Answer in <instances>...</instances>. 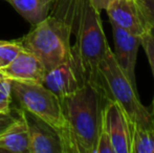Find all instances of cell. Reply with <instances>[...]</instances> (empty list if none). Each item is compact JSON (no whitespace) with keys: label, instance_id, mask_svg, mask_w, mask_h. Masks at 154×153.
I'll use <instances>...</instances> for the list:
<instances>
[{"label":"cell","instance_id":"cell-1","mask_svg":"<svg viewBox=\"0 0 154 153\" xmlns=\"http://www.w3.org/2000/svg\"><path fill=\"white\" fill-rule=\"evenodd\" d=\"M51 8L69 22L75 42L71 45L72 58L86 84L103 90L108 96L100 63L109 44L105 37L100 12L89 0H55ZM109 98V96H108Z\"/></svg>","mask_w":154,"mask_h":153},{"label":"cell","instance_id":"cell-2","mask_svg":"<svg viewBox=\"0 0 154 153\" xmlns=\"http://www.w3.org/2000/svg\"><path fill=\"white\" fill-rule=\"evenodd\" d=\"M108 99L103 90L88 83L60 99L65 120L64 153H95Z\"/></svg>","mask_w":154,"mask_h":153},{"label":"cell","instance_id":"cell-3","mask_svg":"<svg viewBox=\"0 0 154 153\" xmlns=\"http://www.w3.org/2000/svg\"><path fill=\"white\" fill-rule=\"evenodd\" d=\"M51 10L53 14L32 25L31 31L19 39L23 48L36 56L46 70L72 58L70 24L60 13Z\"/></svg>","mask_w":154,"mask_h":153},{"label":"cell","instance_id":"cell-4","mask_svg":"<svg viewBox=\"0 0 154 153\" xmlns=\"http://www.w3.org/2000/svg\"><path fill=\"white\" fill-rule=\"evenodd\" d=\"M99 69L105 83L108 96L120 104L128 121L147 128H154V120L150 108L142 104L138 99L137 90L134 89L119 67L109 45L106 48Z\"/></svg>","mask_w":154,"mask_h":153},{"label":"cell","instance_id":"cell-5","mask_svg":"<svg viewBox=\"0 0 154 153\" xmlns=\"http://www.w3.org/2000/svg\"><path fill=\"white\" fill-rule=\"evenodd\" d=\"M12 96L21 109L42 118L59 132L64 139L65 120L60 99L53 91L38 82H21L12 80Z\"/></svg>","mask_w":154,"mask_h":153},{"label":"cell","instance_id":"cell-6","mask_svg":"<svg viewBox=\"0 0 154 153\" xmlns=\"http://www.w3.org/2000/svg\"><path fill=\"white\" fill-rule=\"evenodd\" d=\"M17 112L24 120L29 129V153H64L62 139L54 127L21 108Z\"/></svg>","mask_w":154,"mask_h":153},{"label":"cell","instance_id":"cell-7","mask_svg":"<svg viewBox=\"0 0 154 153\" xmlns=\"http://www.w3.org/2000/svg\"><path fill=\"white\" fill-rule=\"evenodd\" d=\"M110 23L114 41V59L134 89L137 90L135 80V64L138 47L140 46V37L128 33L114 23Z\"/></svg>","mask_w":154,"mask_h":153},{"label":"cell","instance_id":"cell-8","mask_svg":"<svg viewBox=\"0 0 154 153\" xmlns=\"http://www.w3.org/2000/svg\"><path fill=\"white\" fill-rule=\"evenodd\" d=\"M103 125L111 139L114 153H130V127L125 111L112 99H108L103 110Z\"/></svg>","mask_w":154,"mask_h":153},{"label":"cell","instance_id":"cell-9","mask_svg":"<svg viewBox=\"0 0 154 153\" xmlns=\"http://www.w3.org/2000/svg\"><path fill=\"white\" fill-rule=\"evenodd\" d=\"M42 84L59 99L75 92L86 82L73 58L47 70Z\"/></svg>","mask_w":154,"mask_h":153},{"label":"cell","instance_id":"cell-10","mask_svg":"<svg viewBox=\"0 0 154 153\" xmlns=\"http://www.w3.org/2000/svg\"><path fill=\"white\" fill-rule=\"evenodd\" d=\"M106 12L110 22L132 35L140 37L148 32L135 0H112Z\"/></svg>","mask_w":154,"mask_h":153},{"label":"cell","instance_id":"cell-11","mask_svg":"<svg viewBox=\"0 0 154 153\" xmlns=\"http://www.w3.org/2000/svg\"><path fill=\"white\" fill-rule=\"evenodd\" d=\"M46 72L40 60L25 49L20 51L8 65L0 68V72L8 80L21 82L42 83Z\"/></svg>","mask_w":154,"mask_h":153},{"label":"cell","instance_id":"cell-12","mask_svg":"<svg viewBox=\"0 0 154 153\" xmlns=\"http://www.w3.org/2000/svg\"><path fill=\"white\" fill-rule=\"evenodd\" d=\"M29 133L24 120H19L0 135V149L4 152L29 153Z\"/></svg>","mask_w":154,"mask_h":153},{"label":"cell","instance_id":"cell-13","mask_svg":"<svg viewBox=\"0 0 154 153\" xmlns=\"http://www.w3.org/2000/svg\"><path fill=\"white\" fill-rule=\"evenodd\" d=\"M32 25L41 22L49 15L55 0H6Z\"/></svg>","mask_w":154,"mask_h":153},{"label":"cell","instance_id":"cell-14","mask_svg":"<svg viewBox=\"0 0 154 153\" xmlns=\"http://www.w3.org/2000/svg\"><path fill=\"white\" fill-rule=\"evenodd\" d=\"M130 153H154V128L129 122Z\"/></svg>","mask_w":154,"mask_h":153},{"label":"cell","instance_id":"cell-15","mask_svg":"<svg viewBox=\"0 0 154 153\" xmlns=\"http://www.w3.org/2000/svg\"><path fill=\"white\" fill-rule=\"evenodd\" d=\"M23 49L19 39L14 41H0V68L8 65Z\"/></svg>","mask_w":154,"mask_h":153},{"label":"cell","instance_id":"cell-16","mask_svg":"<svg viewBox=\"0 0 154 153\" xmlns=\"http://www.w3.org/2000/svg\"><path fill=\"white\" fill-rule=\"evenodd\" d=\"M12 82L0 72V113L12 112Z\"/></svg>","mask_w":154,"mask_h":153},{"label":"cell","instance_id":"cell-17","mask_svg":"<svg viewBox=\"0 0 154 153\" xmlns=\"http://www.w3.org/2000/svg\"><path fill=\"white\" fill-rule=\"evenodd\" d=\"M146 29L154 34V0H135Z\"/></svg>","mask_w":154,"mask_h":153},{"label":"cell","instance_id":"cell-18","mask_svg":"<svg viewBox=\"0 0 154 153\" xmlns=\"http://www.w3.org/2000/svg\"><path fill=\"white\" fill-rule=\"evenodd\" d=\"M140 45L146 53L154 77V34L148 31L143 36H140Z\"/></svg>","mask_w":154,"mask_h":153},{"label":"cell","instance_id":"cell-19","mask_svg":"<svg viewBox=\"0 0 154 153\" xmlns=\"http://www.w3.org/2000/svg\"><path fill=\"white\" fill-rule=\"evenodd\" d=\"M95 153H114L111 139H110V136L108 134L107 130H106L105 126L103 125V123H102L101 132H100L99 139H97Z\"/></svg>","mask_w":154,"mask_h":153},{"label":"cell","instance_id":"cell-20","mask_svg":"<svg viewBox=\"0 0 154 153\" xmlns=\"http://www.w3.org/2000/svg\"><path fill=\"white\" fill-rule=\"evenodd\" d=\"M17 115H18V112H17ZM18 120L19 115L18 116H15L12 115V112L0 113V135L5 132L8 129H10Z\"/></svg>","mask_w":154,"mask_h":153},{"label":"cell","instance_id":"cell-21","mask_svg":"<svg viewBox=\"0 0 154 153\" xmlns=\"http://www.w3.org/2000/svg\"><path fill=\"white\" fill-rule=\"evenodd\" d=\"M112 0H89V2L91 3V5L95 8L97 11H99L101 13V11H106L107 6L110 4Z\"/></svg>","mask_w":154,"mask_h":153},{"label":"cell","instance_id":"cell-22","mask_svg":"<svg viewBox=\"0 0 154 153\" xmlns=\"http://www.w3.org/2000/svg\"><path fill=\"white\" fill-rule=\"evenodd\" d=\"M151 113H152V116H153V120H154V99H153V103H152V109H150Z\"/></svg>","mask_w":154,"mask_h":153}]
</instances>
